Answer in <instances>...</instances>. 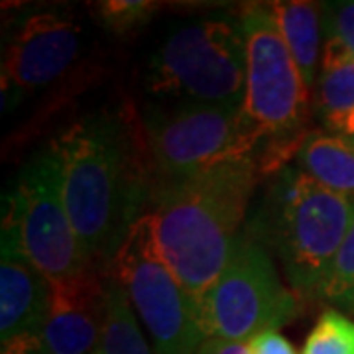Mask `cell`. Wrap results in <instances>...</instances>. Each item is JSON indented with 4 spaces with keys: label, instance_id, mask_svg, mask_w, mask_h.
Listing matches in <instances>:
<instances>
[{
    "label": "cell",
    "instance_id": "cell-1",
    "mask_svg": "<svg viewBox=\"0 0 354 354\" xmlns=\"http://www.w3.org/2000/svg\"><path fill=\"white\" fill-rule=\"evenodd\" d=\"M50 146L81 252L91 266H111L150 195L144 136L124 116L97 113L79 118Z\"/></svg>",
    "mask_w": 354,
    "mask_h": 354
},
{
    "label": "cell",
    "instance_id": "cell-2",
    "mask_svg": "<svg viewBox=\"0 0 354 354\" xmlns=\"http://www.w3.org/2000/svg\"><path fill=\"white\" fill-rule=\"evenodd\" d=\"M258 177L248 156L153 185L150 216L158 248L197 307L241 239Z\"/></svg>",
    "mask_w": 354,
    "mask_h": 354
},
{
    "label": "cell",
    "instance_id": "cell-3",
    "mask_svg": "<svg viewBox=\"0 0 354 354\" xmlns=\"http://www.w3.org/2000/svg\"><path fill=\"white\" fill-rule=\"evenodd\" d=\"M354 223V197L290 165L272 177L248 230L276 256L297 295H319Z\"/></svg>",
    "mask_w": 354,
    "mask_h": 354
},
{
    "label": "cell",
    "instance_id": "cell-4",
    "mask_svg": "<svg viewBox=\"0 0 354 354\" xmlns=\"http://www.w3.org/2000/svg\"><path fill=\"white\" fill-rule=\"evenodd\" d=\"M146 88L174 101L242 106L246 48L241 20L209 16L176 26L153 51Z\"/></svg>",
    "mask_w": 354,
    "mask_h": 354
},
{
    "label": "cell",
    "instance_id": "cell-5",
    "mask_svg": "<svg viewBox=\"0 0 354 354\" xmlns=\"http://www.w3.org/2000/svg\"><path fill=\"white\" fill-rule=\"evenodd\" d=\"M142 136L158 181L205 171L254 156L260 130L242 106L205 102H153L142 114Z\"/></svg>",
    "mask_w": 354,
    "mask_h": 354
},
{
    "label": "cell",
    "instance_id": "cell-6",
    "mask_svg": "<svg viewBox=\"0 0 354 354\" xmlns=\"http://www.w3.org/2000/svg\"><path fill=\"white\" fill-rule=\"evenodd\" d=\"M299 311L301 295L281 281L272 252L246 228L199 305V323L207 341L244 342L262 330H278Z\"/></svg>",
    "mask_w": 354,
    "mask_h": 354
},
{
    "label": "cell",
    "instance_id": "cell-7",
    "mask_svg": "<svg viewBox=\"0 0 354 354\" xmlns=\"http://www.w3.org/2000/svg\"><path fill=\"white\" fill-rule=\"evenodd\" d=\"M109 272L127 288L152 341L153 354H199L207 341L199 323V307L165 264L150 213L140 216L130 228Z\"/></svg>",
    "mask_w": 354,
    "mask_h": 354
},
{
    "label": "cell",
    "instance_id": "cell-8",
    "mask_svg": "<svg viewBox=\"0 0 354 354\" xmlns=\"http://www.w3.org/2000/svg\"><path fill=\"white\" fill-rule=\"evenodd\" d=\"M2 223L16 230L26 258L50 281L75 276L91 266L67 215L62 169L51 146L34 153L22 167Z\"/></svg>",
    "mask_w": 354,
    "mask_h": 354
},
{
    "label": "cell",
    "instance_id": "cell-9",
    "mask_svg": "<svg viewBox=\"0 0 354 354\" xmlns=\"http://www.w3.org/2000/svg\"><path fill=\"white\" fill-rule=\"evenodd\" d=\"M246 48L242 111L262 138L305 130L309 88L286 46L268 4H246L241 14Z\"/></svg>",
    "mask_w": 354,
    "mask_h": 354
},
{
    "label": "cell",
    "instance_id": "cell-10",
    "mask_svg": "<svg viewBox=\"0 0 354 354\" xmlns=\"http://www.w3.org/2000/svg\"><path fill=\"white\" fill-rule=\"evenodd\" d=\"M81 26L64 10L26 16L8 39L2 59V106L55 83L81 53Z\"/></svg>",
    "mask_w": 354,
    "mask_h": 354
},
{
    "label": "cell",
    "instance_id": "cell-11",
    "mask_svg": "<svg viewBox=\"0 0 354 354\" xmlns=\"http://www.w3.org/2000/svg\"><path fill=\"white\" fill-rule=\"evenodd\" d=\"M104 319V274L97 266L50 281L48 315L39 330L46 354H95Z\"/></svg>",
    "mask_w": 354,
    "mask_h": 354
},
{
    "label": "cell",
    "instance_id": "cell-12",
    "mask_svg": "<svg viewBox=\"0 0 354 354\" xmlns=\"http://www.w3.org/2000/svg\"><path fill=\"white\" fill-rule=\"evenodd\" d=\"M0 256V339L38 335L48 315L50 279L32 264L8 223H2Z\"/></svg>",
    "mask_w": 354,
    "mask_h": 354
},
{
    "label": "cell",
    "instance_id": "cell-13",
    "mask_svg": "<svg viewBox=\"0 0 354 354\" xmlns=\"http://www.w3.org/2000/svg\"><path fill=\"white\" fill-rule=\"evenodd\" d=\"M270 10L278 22L293 62L297 65L305 87L311 88L319 79L321 64V34L325 30V6L305 0L270 2Z\"/></svg>",
    "mask_w": 354,
    "mask_h": 354
},
{
    "label": "cell",
    "instance_id": "cell-14",
    "mask_svg": "<svg viewBox=\"0 0 354 354\" xmlns=\"http://www.w3.org/2000/svg\"><path fill=\"white\" fill-rule=\"evenodd\" d=\"M297 167L319 185L354 197V138L311 130L297 156Z\"/></svg>",
    "mask_w": 354,
    "mask_h": 354
},
{
    "label": "cell",
    "instance_id": "cell-15",
    "mask_svg": "<svg viewBox=\"0 0 354 354\" xmlns=\"http://www.w3.org/2000/svg\"><path fill=\"white\" fill-rule=\"evenodd\" d=\"M99 354H153L140 327L127 288L114 274H104V319Z\"/></svg>",
    "mask_w": 354,
    "mask_h": 354
},
{
    "label": "cell",
    "instance_id": "cell-16",
    "mask_svg": "<svg viewBox=\"0 0 354 354\" xmlns=\"http://www.w3.org/2000/svg\"><path fill=\"white\" fill-rule=\"evenodd\" d=\"M315 114L330 134L354 138V62L321 69L315 85Z\"/></svg>",
    "mask_w": 354,
    "mask_h": 354
},
{
    "label": "cell",
    "instance_id": "cell-17",
    "mask_svg": "<svg viewBox=\"0 0 354 354\" xmlns=\"http://www.w3.org/2000/svg\"><path fill=\"white\" fill-rule=\"evenodd\" d=\"M301 354H354V321L337 309L323 311Z\"/></svg>",
    "mask_w": 354,
    "mask_h": 354
},
{
    "label": "cell",
    "instance_id": "cell-18",
    "mask_svg": "<svg viewBox=\"0 0 354 354\" xmlns=\"http://www.w3.org/2000/svg\"><path fill=\"white\" fill-rule=\"evenodd\" d=\"M160 4L148 0H104L99 2L95 14L106 30L114 34H127L146 24Z\"/></svg>",
    "mask_w": 354,
    "mask_h": 354
},
{
    "label": "cell",
    "instance_id": "cell-19",
    "mask_svg": "<svg viewBox=\"0 0 354 354\" xmlns=\"http://www.w3.org/2000/svg\"><path fill=\"white\" fill-rule=\"evenodd\" d=\"M354 290V223L348 228L337 258L333 262L329 276L317 297L327 299L330 304H341L342 299Z\"/></svg>",
    "mask_w": 354,
    "mask_h": 354
},
{
    "label": "cell",
    "instance_id": "cell-20",
    "mask_svg": "<svg viewBox=\"0 0 354 354\" xmlns=\"http://www.w3.org/2000/svg\"><path fill=\"white\" fill-rule=\"evenodd\" d=\"M325 30L329 38L339 39L354 57V0L325 6Z\"/></svg>",
    "mask_w": 354,
    "mask_h": 354
},
{
    "label": "cell",
    "instance_id": "cell-21",
    "mask_svg": "<svg viewBox=\"0 0 354 354\" xmlns=\"http://www.w3.org/2000/svg\"><path fill=\"white\" fill-rule=\"evenodd\" d=\"M250 354H297L291 344L278 330H262L248 341Z\"/></svg>",
    "mask_w": 354,
    "mask_h": 354
},
{
    "label": "cell",
    "instance_id": "cell-22",
    "mask_svg": "<svg viewBox=\"0 0 354 354\" xmlns=\"http://www.w3.org/2000/svg\"><path fill=\"white\" fill-rule=\"evenodd\" d=\"M0 354H46L38 335H22L10 341L2 342Z\"/></svg>",
    "mask_w": 354,
    "mask_h": 354
},
{
    "label": "cell",
    "instance_id": "cell-23",
    "mask_svg": "<svg viewBox=\"0 0 354 354\" xmlns=\"http://www.w3.org/2000/svg\"><path fill=\"white\" fill-rule=\"evenodd\" d=\"M199 354H250L248 342L241 341H205Z\"/></svg>",
    "mask_w": 354,
    "mask_h": 354
},
{
    "label": "cell",
    "instance_id": "cell-24",
    "mask_svg": "<svg viewBox=\"0 0 354 354\" xmlns=\"http://www.w3.org/2000/svg\"><path fill=\"white\" fill-rule=\"evenodd\" d=\"M337 305H339V307H342V309H346L348 313H354V290L351 291V293H348L344 299H342L341 304H337Z\"/></svg>",
    "mask_w": 354,
    "mask_h": 354
},
{
    "label": "cell",
    "instance_id": "cell-25",
    "mask_svg": "<svg viewBox=\"0 0 354 354\" xmlns=\"http://www.w3.org/2000/svg\"><path fill=\"white\" fill-rule=\"evenodd\" d=\"M95 354H99V353H95Z\"/></svg>",
    "mask_w": 354,
    "mask_h": 354
}]
</instances>
